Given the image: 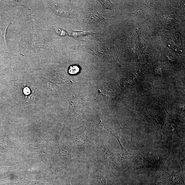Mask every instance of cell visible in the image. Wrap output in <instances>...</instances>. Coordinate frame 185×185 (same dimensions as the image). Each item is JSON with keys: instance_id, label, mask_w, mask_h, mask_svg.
Wrapping results in <instances>:
<instances>
[{"instance_id": "1", "label": "cell", "mask_w": 185, "mask_h": 185, "mask_svg": "<svg viewBox=\"0 0 185 185\" xmlns=\"http://www.w3.org/2000/svg\"><path fill=\"white\" fill-rule=\"evenodd\" d=\"M87 17L89 22L92 23L99 22L105 20L97 11L94 6L91 7L89 9L87 13Z\"/></svg>"}, {"instance_id": "2", "label": "cell", "mask_w": 185, "mask_h": 185, "mask_svg": "<svg viewBox=\"0 0 185 185\" xmlns=\"http://www.w3.org/2000/svg\"><path fill=\"white\" fill-rule=\"evenodd\" d=\"M90 33L85 32L74 31L71 33V36L76 39H81L88 35H90Z\"/></svg>"}, {"instance_id": "3", "label": "cell", "mask_w": 185, "mask_h": 185, "mask_svg": "<svg viewBox=\"0 0 185 185\" xmlns=\"http://www.w3.org/2000/svg\"><path fill=\"white\" fill-rule=\"evenodd\" d=\"M79 71V67L77 65H73L70 66L68 69L69 73L73 75L77 74Z\"/></svg>"}, {"instance_id": "4", "label": "cell", "mask_w": 185, "mask_h": 185, "mask_svg": "<svg viewBox=\"0 0 185 185\" xmlns=\"http://www.w3.org/2000/svg\"><path fill=\"white\" fill-rule=\"evenodd\" d=\"M100 1V2L101 4H102V5L104 7V8H107V9H110V8H112V7H113V5L111 3L108 5L109 3L110 2V1Z\"/></svg>"}]
</instances>
